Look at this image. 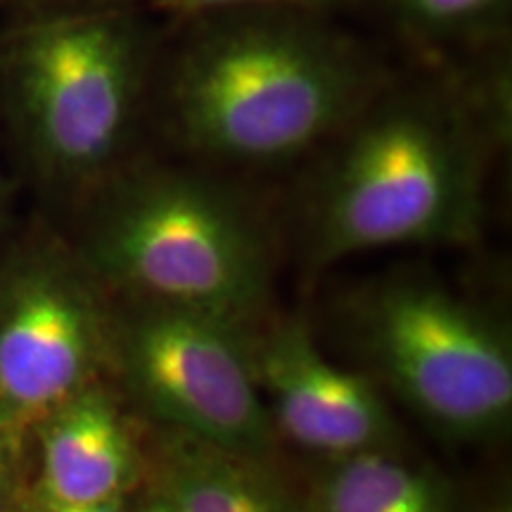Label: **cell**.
Listing matches in <instances>:
<instances>
[{
    "label": "cell",
    "instance_id": "cell-1",
    "mask_svg": "<svg viewBox=\"0 0 512 512\" xmlns=\"http://www.w3.org/2000/svg\"><path fill=\"white\" fill-rule=\"evenodd\" d=\"M185 46L169 86L176 136L230 164L290 162L370 102L373 76L349 41L285 10H238Z\"/></svg>",
    "mask_w": 512,
    "mask_h": 512
},
{
    "label": "cell",
    "instance_id": "cell-2",
    "mask_svg": "<svg viewBox=\"0 0 512 512\" xmlns=\"http://www.w3.org/2000/svg\"><path fill=\"white\" fill-rule=\"evenodd\" d=\"M320 178L311 259L401 245H472L484 219V155L444 95L411 91L363 107Z\"/></svg>",
    "mask_w": 512,
    "mask_h": 512
},
{
    "label": "cell",
    "instance_id": "cell-3",
    "mask_svg": "<svg viewBox=\"0 0 512 512\" xmlns=\"http://www.w3.org/2000/svg\"><path fill=\"white\" fill-rule=\"evenodd\" d=\"M152 38L131 5L15 19L0 98L27 162L57 188L102 185L131 143Z\"/></svg>",
    "mask_w": 512,
    "mask_h": 512
},
{
    "label": "cell",
    "instance_id": "cell-4",
    "mask_svg": "<svg viewBox=\"0 0 512 512\" xmlns=\"http://www.w3.org/2000/svg\"><path fill=\"white\" fill-rule=\"evenodd\" d=\"M121 299L174 304L254 325L271 294V249L252 211L178 169L107 178L79 254Z\"/></svg>",
    "mask_w": 512,
    "mask_h": 512
},
{
    "label": "cell",
    "instance_id": "cell-5",
    "mask_svg": "<svg viewBox=\"0 0 512 512\" xmlns=\"http://www.w3.org/2000/svg\"><path fill=\"white\" fill-rule=\"evenodd\" d=\"M347 311L377 380L439 434L486 441L508 430L512 339L494 313L422 275L377 280Z\"/></svg>",
    "mask_w": 512,
    "mask_h": 512
},
{
    "label": "cell",
    "instance_id": "cell-6",
    "mask_svg": "<svg viewBox=\"0 0 512 512\" xmlns=\"http://www.w3.org/2000/svg\"><path fill=\"white\" fill-rule=\"evenodd\" d=\"M249 325L185 306H112L110 375L157 427L271 458L273 420L256 384Z\"/></svg>",
    "mask_w": 512,
    "mask_h": 512
},
{
    "label": "cell",
    "instance_id": "cell-7",
    "mask_svg": "<svg viewBox=\"0 0 512 512\" xmlns=\"http://www.w3.org/2000/svg\"><path fill=\"white\" fill-rule=\"evenodd\" d=\"M102 290L81 256L55 245L0 268V434L19 456L38 422L110 375Z\"/></svg>",
    "mask_w": 512,
    "mask_h": 512
},
{
    "label": "cell",
    "instance_id": "cell-8",
    "mask_svg": "<svg viewBox=\"0 0 512 512\" xmlns=\"http://www.w3.org/2000/svg\"><path fill=\"white\" fill-rule=\"evenodd\" d=\"M259 392L275 434L323 458L399 451L401 427L373 377L339 368L299 318L247 328Z\"/></svg>",
    "mask_w": 512,
    "mask_h": 512
},
{
    "label": "cell",
    "instance_id": "cell-9",
    "mask_svg": "<svg viewBox=\"0 0 512 512\" xmlns=\"http://www.w3.org/2000/svg\"><path fill=\"white\" fill-rule=\"evenodd\" d=\"M36 501L95 505L128 498L150 475L147 448L105 380L74 394L31 432Z\"/></svg>",
    "mask_w": 512,
    "mask_h": 512
},
{
    "label": "cell",
    "instance_id": "cell-10",
    "mask_svg": "<svg viewBox=\"0 0 512 512\" xmlns=\"http://www.w3.org/2000/svg\"><path fill=\"white\" fill-rule=\"evenodd\" d=\"M147 446L150 475L171 512H311L309 501L264 456L230 451L157 427Z\"/></svg>",
    "mask_w": 512,
    "mask_h": 512
},
{
    "label": "cell",
    "instance_id": "cell-11",
    "mask_svg": "<svg viewBox=\"0 0 512 512\" xmlns=\"http://www.w3.org/2000/svg\"><path fill=\"white\" fill-rule=\"evenodd\" d=\"M311 512H453L451 484L399 451L332 458L318 477Z\"/></svg>",
    "mask_w": 512,
    "mask_h": 512
},
{
    "label": "cell",
    "instance_id": "cell-12",
    "mask_svg": "<svg viewBox=\"0 0 512 512\" xmlns=\"http://www.w3.org/2000/svg\"><path fill=\"white\" fill-rule=\"evenodd\" d=\"M396 17L415 34L446 38L484 27L508 0H389Z\"/></svg>",
    "mask_w": 512,
    "mask_h": 512
},
{
    "label": "cell",
    "instance_id": "cell-13",
    "mask_svg": "<svg viewBox=\"0 0 512 512\" xmlns=\"http://www.w3.org/2000/svg\"><path fill=\"white\" fill-rule=\"evenodd\" d=\"M152 8L174 17H209L221 12L238 10H297L313 8V5L330 3V0H147Z\"/></svg>",
    "mask_w": 512,
    "mask_h": 512
},
{
    "label": "cell",
    "instance_id": "cell-14",
    "mask_svg": "<svg viewBox=\"0 0 512 512\" xmlns=\"http://www.w3.org/2000/svg\"><path fill=\"white\" fill-rule=\"evenodd\" d=\"M131 3L133 0H0V10L8 12L12 22H15V19L55 15V12L112 8V5H131Z\"/></svg>",
    "mask_w": 512,
    "mask_h": 512
},
{
    "label": "cell",
    "instance_id": "cell-15",
    "mask_svg": "<svg viewBox=\"0 0 512 512\" xmlns=\"http://www.w3.org/2000/svg\"><path fill=\"white\" fill-rule=\"evenodd\" d=\"M17 460H19V453L3 439V434H0V512L8 510V505L12 501Z\"/></svg>",
    "mask_w": 512,
    "mask_h": 512
},
{
    "label": "cell",
    "instance_id": "cell-16",
    "mask_svg": "<svg viewBox=\"0 0 512 512\" xmlns=\"http://www.w3.org/2000/svg\"><path fill=\"white\" fill-rule=\"evenodd\" d=\"M31 512H128V498L95 505H57L31 498Z\"/></svg>",
    "mask_w": 512,
    "mask_h": 512
},
{
    "label": "cell",
    "instance_id": "cell-17",
    "mask_svg": "<svg viewBox=\"0 0 512 512\" xmlns=\"http://www.w3.org/2000/svg\"><path fill=\"white\" fill-rule=\"evenodd\" d=\"M128 512H171L169 503H166V498L159 494V491H155V494H150L143 501V505H140L138 510H128Z\"/></svg>",
    "mask_w": 512,
    "mask_h": 512
},
{
    "label": "cell",
    "instance_id": "cell-18",
    "mask_svg": "<svg viewBox=\"0 0 512 512\" xmlns=\"http://www.w3.org/2000/svg\"><path fill=\"white\" fill-rule=\"evenodd\" d=\"M3 204H5V183H3V176H0V216H3Z\"/></svg>",
    "mask_w": 512,
    "mask_h": 512
}]
</instances>
